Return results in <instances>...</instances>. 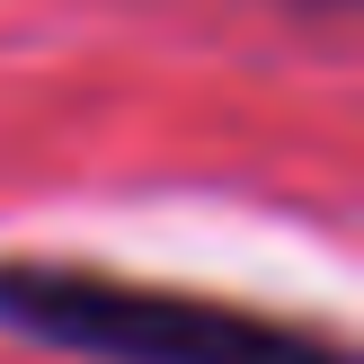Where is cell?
Masks as SVG:
<instances>
[{
    "mask_svg": "<svg viewBox=\"0 0 364 364\" xmlns=\"http://www.w3.org/2000/svg\"><path fill=\"white\" fill-rule=\"evenodd\" d=\"M0 338L80 364H355V347L320 320L249 311L196 284L124 276L98 258H0Z\"/></svg>",
    "mask_w": 364,
    "mask_h": 364,
    "instance_id": "1",
    "label": "cell"
}]
</instances>
